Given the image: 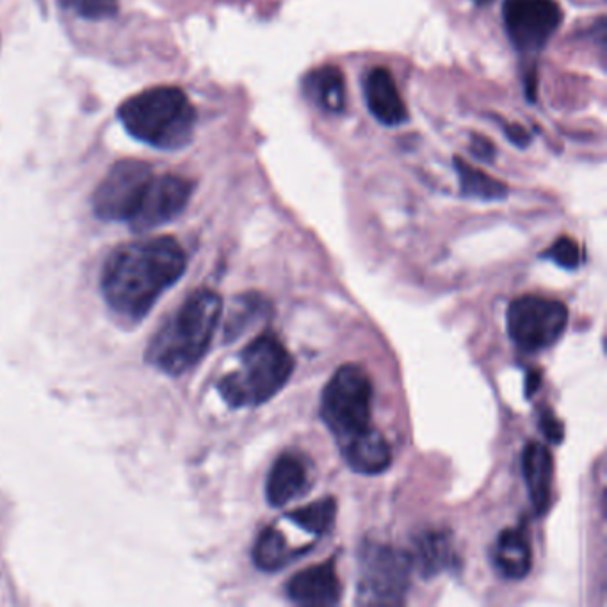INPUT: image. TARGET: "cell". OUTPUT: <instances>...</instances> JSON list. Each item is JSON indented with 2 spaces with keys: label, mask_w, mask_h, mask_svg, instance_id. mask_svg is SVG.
Returning <instances> with one entry per match:
<instances>
[{
  "label": "cell",
  "mask_w": 607,
  "mask_h": 607,
  "mask_svg": "<svg viewBox=\"0 0 607 607\" xmlns=\"http://www.w3.org/2000/svg\"><path fill=\"white\" fill-rule=\"evenodd\" d=\"M193 182L179 175H161L150 180L138 211L130 219L134 232H148L166 225L184 211L193 195Z\"/></svg>",
  "instance_id": "obj_10"
},
{
  "label": "cell",
  "mask_w": 607,
  "mask_h": 607,
  "mask_svg": "<svg viewBox=\"0 0 607 607\" xmlns=\"http://www.w3.org/2000/svg\"><path fill=\"white\" fill-rule=\"evenodd\" d=\"M522 470L531 504L538 515H543L551 506L554 472L551 451L543 444L529 442L522 454Z\"/></svg>",
  "instance_id": "obj_14"
},
{
  "label": "cell",
  "mask_w": 607,
  "mask_h": 607,
  "mask_svg": "<svg viewBox=\"0 0 607 607\" xmlns=\"http://www.w3.org/2000/svg\"><path fill=\"white\" fill-rule=\"evenodd\" d=\"M454 170L460 182V193L465 198L481 200V202H499L504 200L510 189L501 180L490 177L488 173L463 161L462 157L454 159Z\"/></svg>",
  "instance_id": "obj_19"
},
{
  "label": "cell",
  "mask_w": 607,
  "mask_h": 607,
  "mask_svg": "<svg viewBox=\"0 0 607 607\" xmlns=\"http://www.w3.org/2000/svg\"><path fill=\"white\" fill-rule=\"evenodd\" d=\"M285 590L289 599L300 606H335L342 597V584L332 561L292 575Z\"/></svg>",
  "instance_id": "obj_11"
},
{
  "label": "cell",
  "mask_w": 607,
  "mask_h": 607,
  "mask_svg": "<svg viewBox=\"0 0 607 607\" xmlns=\"http://www.w3.org/2000/svg\"><path fill=\"white\" fill-rule=\"evenodd\" d=\"M308 486L307 467L300 458L284 454L276 460L269 472L266 495L271 506L282 508L285 504L298 499Z\"/></svg>",
  "instance_id": "obj_17"
},
{
  "label": "cell",
  "mask_w": 607,
  "mask_h": 607,
  "mask_svg": "<svg viewBox=\"0 0 607 607\" xmlns=\"http://www.w3.org/2000/svg\"><path fill=\"white\" fill-rule=\"evenodd\" d=\"M340 451L349 469L365 476H376L387 470L392 463L389 442L376 429L365 428L353 437L339 442Z\"/></svg>",
  "instance_id": "obj_13"
},
{
  "label": "cell",
  "mask_w": 607,
  "mask_h": 607,
  "mask_svg": "<svg viewBox=\"0 0 607 607\" xmlns=\"http://www.w3.org/2000/svg\"><path fill=\"white\" fill-rule=\"evenodd\" d=\"M502 20L511 45L524 56H535L558 31L563 9L556 0H504Z\"/></svg>",
  "instance_id": "obj_9"
},
{
  "label": "cell",
  "mask_w": 607,
  "mask_h": 607,
  "mask_svg": "<svg viewBox=\"0 0 607 607\" xmlns=\"http://www.w3.org/2000/svg\"><path fill=\"white\" fill-rule=\"evenodd\" d=\"M470 154L474 155L479 161L492 162L495 161V150L494 143L490 139H486L481 134H472L470 138Z\"/></svg>",
  "instance_id": "obj_25"
},
{
  "label": "cell",
  "mask_w": 607,
  "mask_h": 607,
  "mask_svg": "<svg viewBox=\"0 0 607 607\" xmlns=\"http://www.w3.org/2000/svg\"><path fill=\"white\" fill-rule=\"evenodd\" d=\"M294 360L273 332L259 335L241 353V367L218 383L221 397L232 408L264 405L284 389Z\"/></svg>",
  "instance_id": "obj_4"
},
{
  "label": "cell",
  "mask_w": 607,
  "mask_h": 607,
  "mask_svg": "<svg viewBox=\"0 0 607 607\" xmlns=\"http://www.w3.org/2000/svg\"><path fill=\"white\" fill-rule=\"evenodd\" d=\"M412 570L408 552L383 543H365L358 561V602L367 606L403 604Z\"/></svg>",
  "instance_id": "obj_6"
},
{
  "label": "cell",
  "mask_w": 607,
  "mask_h": 607,
  "mask_svg": "<svg viewBox=\"0 0 607 607\" xmlns=\"http://www.w3.org/2000/svg\"><path fill=\"white\" fill-rule=\"evenodd\" d=\"M264 308H266V303L257 296H246L237 301L227 319L225 333H227L228 339L239 337L250 326L251 321L259 316L260 312H264Z\"/></svg>",
  "instance_id": "obj_22"
},
{
  "label": "cell",
  "mask_w": 607,
  "mask_h": 607,
  "mask_svg": "<svg viewBox=\"0 0 607 607\" xmlns=\"http://www.w3.org/2000/svg\"><path fill=\"white\" fill-rule=\"evenodd\" d=\"M542 431L552 444H559L563 438V426L551 412L542 415Z\"/></svg>",
  "instance_id": "obj_26"
},
{
  "label": "cell",
  "mask_w": 607,
  "mask_h": 607,
  "mask_svg": "<svg viewBox=\"0 0 607 607\" xmlns=\"http://www.w3.org/2000/svg\"><path fill=\"white\" fill-rule=\"evenodd\" d=\"M494 563L506 579L518 581L529 574L533 554L527 536L520 529L502 531L499 540L495 543Z\"/></svg>",
  "instance_id": "obj_18"
},
{
  "label": "cell",
  "mask_w": 607,
  "mask_h": 607,
  "mask_svg": "<svg viewBox=\"0 0 607 607\" xmlns=\"http://www.w3.org/2000/svg\"><path fill=\"white\" fill-rule=\"evenodd\" d=\"M221 316L223 301L218 292H193L150 342L148 364L171 376L186 373L205 357Z\"/></svg>",
  "instance_id": "obj_2"
},
{
  "label": "cell",
  "mask_w": 607,
  "mask_h": 607,
  "mask_svg": "<svg viewBox=\"0 0 607 607\" xmlns=\"http://www.w3.org/2000/svg\"><path fill=\"white\" fill-rule=\"evenodd\" d=\"M186 251L173 237H154L123 244L107 257L102 292L116 314L139 321L162 292L186 273Z\"/></svg>",
  "instance_id": "obj_1"
},
{
  "label": "cell",
  "mask_w": 607,
  "mask_h": 607,
  "mask_svg": "<svg viewBox=\"0 0 607 607\" xmlns=\"http://www.w3.org/2000/svg\"><path fill=\"white\" fill-rule=\"evenodd\" d=\"M364 97L369 113L373 114L381 125L399 127L408 122L405 100L397 90L396 81L387 68L378 66L367 73Z\"/></svg>",
  "instance_id": "obj_12"
},
{
  "label": "cell",
  "mask_w": 607,
  "mask_h": 607,
  "mask_svg": "<svg viewBox=\"0 0 607 607\" xmlns=\"http://www.w3.org/2000/svg\"><path fill=\"white\" fill-rule=\"evenodd\" d=\"M337 515V502L333 497H324L319 501L310 502L300 510L287 515L296 526L305 529L314 536H324L333 527Z\"/></svg>",
  "instance_id": "obj_21"
},
{
  "label": "cell",
  "mask_w": 607,
  "mask_h": 607,
  "mask_svg": "<svg viewBox=\"0 0 607 607\" xmlns=\"http://www.w3.org/2000/svg\"><path fill=\"white\" fill-rule=\"evenodd\" d=\"M59 2L79 17L102 20L116 15L120 0H59Z\"/></svg>",
  "instance_id": "obj_23"
},
{
  "label": "cell",
  "mask_w": 607,
  "mask_h": 607,
  "mask_svg": "<svg viewBox=\"0 0 607 607\" xmlns=\"http://www.w3.org/2000/svg\"><path fill=\"white\" fill-rule=\"evenodd\" d=\"M408 556L412 559L413 570H417L426 579L442 574L456 565L453 542L449 535L440 531H424L417 536L413 542V551L408 552Z\"/></svg>",
  "instance_id": "obj_16"
},
{
  "label": "cell",
  "mask_w": 607,
  "mask_h": 607,
  "mask_svg": "<svg viewBox=\"0 0 607 607\" xmlns=\"http://www.w3.org/2000/svg\"><path fill=\"white\" fill-rule=\"evenodd\" d=\"M296 558V552L276 527H266L253 547V561L264 572H276L287 567Z\"/></svg>",
  "instance_id": "obj_20"
},
{
  "label": "cell",
  "mask_w": 607,
  "mask_h": 607,
  "mask_svg": "<svg viewBox=\"0 0 607 607\" xmlns=\"http://www.w3.org/2000/svg\"><path fill=\"white\" fill-rule=\"evenodd\" d=\"M303 95L324 113L340 114L346 107V82L340 68L333 65L314 68L303 77Z\"/></svg>",
  "instance_id": "obj_15"
},
{
  "label": "cell",
  "mask_w": 607,
  "mask_h": 607,
  "mask_svg": "<svg viewBox=\"0 0 607 607\" xmlns=\"http://www.w3.org/2000/svg\"><path fill=\"white\" fill-rule=\"evenodd\" d=\"M545 257L551 259L554 264H558L559 268L575 269L579 268V264L583 260V253L574 239L563 235L547 250Z\"/></svg>",
  "instance_id": "obj_24"
},
{
  "label": "cell",
  "mask_w": 607,
  "mask_h": 607,
  "mask_svg": "<svg viewBox=\"0 0 607 607\" xmlns=\"http://www.w3.org/2000/svg\"><path fill=\"white\" fill-rule=\"evenodd\" d=\"M506 138L515 146L526 148L531 143V134L520 125H506Z\"/></svg>",
  "instance_id": "obj_27"
},
{
  "label": "cell",
  "mask_w": 607,
  "mask_h": 607,
  "mask_svg": "<svg viewBox=\"0 0 607 607\" xmlns=\"http://www.w3.org/2000/svg\"><path fill=\"white\" fill-rule=\"evenodd\" d=\"M568 308L558 300L542 296H522L508 308V333L522 351H542L563 335Z\"/></svg>",
  "instance_id": "obj_7"
},
{
  "label": "cell",
  "mask_w": 607,
  "mask_h": 607,
  "mask_svg": "<svg viewBox=\"0 0 607 607\" xmlns=\"http://www.w3.org/2000/svg\"><path fill=\"white\" fill-rule=\"evenodd\" d=\"M118 118L132 138L161 150L189 145L196 125V111L184 91L161 86L127 98Z\"/></svg>",
  "instance_id": "obj_3"
},
{
  "label": "cell",
  "mask_w": 607,
  "mask_h": 607,
  "mask_svg": "<svg viewBox=\"0 0 607 607\" xmlns=\"http://www.w3.org/2000/svg\"><path fill=\"white\" fill-rule=\"evenodd\" d=\"M152 179L154 171L146 162L123 159L113 164L93 195L97 218L129 223Z\"/></svg>",
  "instance_id": "obj_8"
},
{
  "label": "cell",
  "mask_w": 607,
  "mask_h": 607,
  "mask_svg": "<svg viewBox=\"0 0 607 607\" xmlns=\"http://www.w3.org/2000/svg\"><path fill=\"white\" fill-rule=\"evenodd\" d=\"M373 383L360 365L346 364L333 374L321 396V419L342 442L371 426Z\"/></svg>",
  "instance_id": "obj_5"
}]
</instances>
